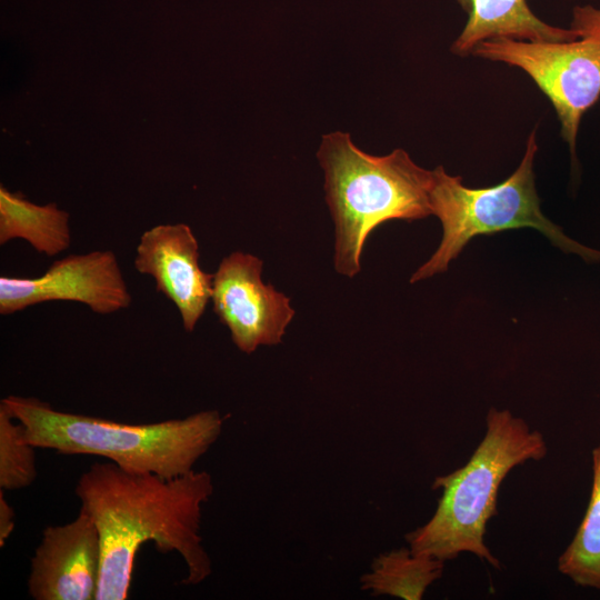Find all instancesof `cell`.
Returning <instances> with one entry per match:
<instances>
[{"label": "cell", "mask_w": 600, "mask_h": 600, "mask_svg": "<svg viewBox=\"0 0 600 600\" xmlns=\"http://www.w3.org/2000/svg\"><path fill=\"white\" fill-rule=\"evenodd\" d=\"M74 492L94 521L101 541V567L94 600L129 596L137 553L152 541L161 553L178 552L187 566L182 584L203 582L212 572L200 534L202 506L213 493L207 471L172 479L128 472L111 461L94 462Z\"/></svg>", "instance_id": "obj_1"}, {"label": "cell", "mask_w": 600, "mask_h": 600, "mask_svg": "<svg viewBox=\"0 0 600 600\" xmlns=\"http://www.w3.org/2000/svg\"><path fill=\"white\" fill-rule=\"evenodd\" d=\"M2 401L36 448L99 456L128 472L163 479L193 471L220 437L224 421L218 410H203L186 418L131 424L59 411L33 397L9 396Z\"/></svg>", "instance_id": "obj_2"}, {"label": "cell", "mask_w": 600, "mask_h": 600, "mask_svg": "<svg viewBox=\"0 0 600 600\" xmlns=\"http://www.w3.org/2000/svg\"><path fill=\"white\" fill-rule=\"evenodd\" d=\"M547 453L539 430L508 409L490 408L484 436L470 459L433 479L431 489L442 492L437 509L424 524L404 534L408 547L444 562L471 553L500 569L484 540L488 522L498 514L500 486L512 469L540 461Z\"/></svg>", "instance_id": "obj_3"}, {"label": "cell", "mask_w": 600, "mask_h": 600, "mask_svg": "<svg viewBox=\"0 0 600 600\" xmlns=\"http://www.w3.org/2000/svg\"><path fill=\"white\" fill-rule=\"evenodd\" d=\"M317 158L334 223V269L342 276L359 273L364 242L378 226L432 214V170L419 167L403 149L372 156L349 133L336 131L323 136Z\"/></svg>", "instance_id": "obj_4"}, {"label": "cell", "mask_w": 600, "mask_h": 600, "mask_svg": "<svg viewBox=\"0 0 600 600\" xmlns=\"http://www.w3.org/2000/svg\"><path fill=\"white\" fill-rule=\"evenodd\" d=\"M537 150L536 130H532L517 170L501 183L488 188H468L460 176L448 174L442 166L432 170L430 204L432 214L441 222L442 238L410 282L447 271L449 263L476 236L526 227L540 231L566 252L578 253L586 260H600V251L571 240L541 212L533 173Z\"/></svg>", "instance_id": "obj_5"}, {"label": "cell", "mask_w": 600, "mask_h": 600, "mask_svg": "<svg viewBox=\"0 0 600 600\" xmlns=\"http://www.w3.org/2000/svg\"><path fill=\"white\" fill-rule=\"evenodd\" d=\"M571 26L578 31L572 40L493 38L480 42L472 53L518 67L530 76L551 101L561 136L574 158L581 118L600 97V8L574 7Z\"/></svg>", "instance_id": "obj_6"}, {"label": "cell", "mask_w": 600, "mask_h": 600, "mask_svg": "<svg viewBox=\"0 0 600 600\" xmlns=\"http://www.w3.org/2000/svg\"><path fill=\"white\" fill-rule=\"evenodd\" d=\"M73 301L110 314L132 297L113 251L96 250L56 260L36 278L0 277V313L12 314L43 302Z\"/></svg>", "instance_id": "obj_7"}, {"label": "cell", "mask_w": 600, "mask_h": 600, "mask_svg": "<svg viewBox=\"0 0 600 600\" xmlns=\"http://www.w3.org/2000/svg\"><path fill=\"white\" fill-rule=\"evenodd\" d=\"M263 261L236 251L213 273L211 301L236 347L250 354L260 346L282 342L294 310L290 299L262 281Z\"/></svg>", "instance_id": "obj_8"}, {"label": "cell", "mask_w": 600, "mask_h": 600, "mask_svg": "<svg viewBox=\"0 0 600 600\" xmlns=\"http://www.w3.org/2000/svg\"><path fill=\"white\" fill-rule=\"evenodd\" d=\"M100 567L98 528L80 509L71 522L42 531L30 559L28 592L34 600H94Z\"/></svg>", "instance_id": "obj_9"}, {"label": "cell", "mask_w": 600, "mask_h": 600, "mask_svg": "<svg viewBox=\"0 0 600 600\" xmlns=\"http://www.w3.org/2000/svg\"><path fill=\"white\" fill-rule=\"evenodd\" d=\"M133 266L154 280L157 291L176 306L183 329L192 332L211 300L213 274L199 264V243L191 228L174 223L146 230Z\"/></svg>", "instance_id": "obj_10"}, {"label": "cell", "mask_w": 600, "mask_h": 600, "mask_svg": "<svg viewBox=\"0 0 600 600\" xmlns=\"http://www.w3.org/2000/svg\"><path fill=\"white\" fill-rule=\"evenodd\" d=\"M468 13L467 23L451 51L464 57L482 41L508 38L519 41H567L578 37L572 26H550L530 10L526 0H458Z\"/></svg>", "instance_id": "obj_11"}, {"label": "cell", "mask_w": 600, "mask_h": 600, "mask_svg": "<svg viewBox=\"0 0 600 600\" xmlns=\"http://www.w3.org/2000/svg\"><path fill=\"white\" fill-rule=\"evenodd\" d=\"M22 239L48 257L67 250L71 242L69 213L56 203L36 204L21 192L0 187V244Z\"/></svg>", "instance_id": "obj_12"}, {"label": "cell", "mask_w": 600, "mask_h": 600, "mask_svg": "<svg viewBox=\"0 0 600 600\" xmlns=\"http://www.w3.org/2000/svg\"><path fill=\"white\" fill-rule=\"evenodd\" d=\"M444 563L428 554L413 553L409 547L386 551L378 554L370 571L360 577V588L373 597L420 600L442 577Z\"/></svg>", "instance_id": "obj_13"}, {"label": "cell", "mask_w": 600, "mask_h": 600, "mask_svg": "<svg viewBox=\"0 0 600 600\" xmlns=\"http://www.w3.org/2000/svg\"><path fill=\"white\" fill-rule=\"evenodd\" d=\"M592 484L586 513L558 570L574 584L600 590V443L592 450Z\"/></svg>", "instance_id": "obj_14"}, {"label": "cell", "mask_w": 600, "mask_h": 600, "mask_svg": "<svg viewBox=\"0 0 600 600\" xmlns=\"http://www.w3.org/2000/svg\"><path fill=\"white\" fill-rule=\"evenodd\" d=\"M26 438L24 427L9 407L0 402V489L19 490L33 483L37 477L36 454Z\"/></svg>", "instance_id": "obj_15"}, {"label": "cell", "mask_w": 600, "mask_h": 600, "mask_svg": "<svg viewBox=\"0 0 600 600\" xmlns=\"http://www.w3.org/2000/svg\"><path fill=\"white\" fill-rule=\"evenodd\" d=\"M14 510L3 496L0 489V547L2 548L14 530Z\"/></svg>", "instance_id": "obj_16"}]
</instances>
